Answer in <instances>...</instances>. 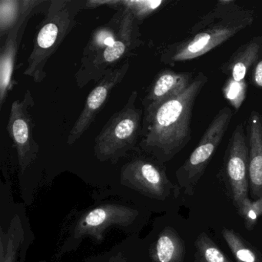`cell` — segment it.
Segmentation results:
<instances>
[{"label": "cell", "mask_w": 262, "mask_h": 262, "mask_svg": "<svg viewBox=\"0 0 262 262\" xmlns=\"http://www.w3.org/2000/svg\"><path fill=\"white\" fill-rule=\"evenodd\" d=\"M208 82L203 73L176 97L144 113L139 147L160 162L179 154L191 139V123L196 99Z\"/></svg>", "instance_id": "cell-1"}, {"label": "cell", "mask_w": 262, "mask_h": 262, "mask_svg": "<svg viewBox=\"0 0 262 262\" xmlns=\"http://www.w3.org/2000/svg\"><path fill=\"white\" fill-rule=\"evenodd\" d=\"M85 1L53 0L48 12L39 24L33 40V51L27 60L24 75L36 83L47 76L46 67L51 56L76 24V16L84 9Z\"/></svg>", "instance_id": "cell-2"}, {"label": "cell", "mask_w": 262, "mask_h": 262, "mask_svg": "<svg viewBox=\"0 0 262 262\" xmlns=\"http://www.w3.org/2000/svg\"><path fill=\"white\" fill-rule=\"evenodd\" d=\"M254 22L252 12L239 8L215 24L165 49L161 62L173 66L200 57L223 44Z\"/></svg>", "instance_id": "cell-3"}, {"label": "cell", "mask_w": 262, "mask_h": 262, "mask_svg": "<svg viewBox=\"0 0 262 262\" xmlns=\"http://www.w3.org/2000/svg\"><path fill=\"white\" fill-rule=\"evenodd\" d=\"M138 92L133 91L122 110L108 119L95 139L98 160L118 161L134 149L142 133L144 111L138 108Z\"/></svg>", "instance_id": "cell-4"}, {"label": "cell", "mask_w": 262, "mask_h": 262, "mask_svg": "<svg viewBox=\"0 0 262 262\" xmlns=\"http://www.w3.org/2000/svg\"><path fill=\"white\" fill-rule=\"evenodd\" d=\"M123 9L117 39L93 61L80 65L75 74L78 88L82 89L91 82L98 83L108 72L116 68L118 63L135 55L136 50L143 43L139 29L141 23L130 10Z\"/></svg>", "instance_id": "cell-5"}, {"label": "cell", "mask_w": 262, "mask_h": 262, "mask_svg": "<svg viewBox=\"0 0 262 262\" xmlns=\"http://www.w3.org/2000/svg\"><path fill=\"white\" fill-rule=\"evenodd\" d=\"M232 117L233 112L229 107H224L219 110L205 130L197 146L176 171L179 185L181 188L185 189L187 194H193L196 185L220 145Z\"/></svg>", "instance_id": "cell-6"}, {"label": "cell", "mask_w": 262, "mask_h": 262, "mask_svg": "<svg viewBox=\"0 0 262 262\" xmlns=\"http://www.w3.org/2000/svg\"><path fill=\"white\" fill-rule=\"evenodd\" d=\"M35 101L30 90H27L23 99H16L10 108L7 130L16 152L19 165L25 171L38 157L39 144L33 137V122L32 108Z\"/></svg>", "instance_id": "cell-7"}, {"label": "cell", "mask_w": 262, "mask_h": 262, "mask_svg": "<svg viewBox=\"0 0 262 262\" xmlns=\"http://www.w3.org/2000/svg\"><path fill=\"white\" fill-rule=\"evenodd\" d=\"M224 173L236 208L248 199L249 149L243 124L234 128L224 157Z\"/></svg>", "instance_id": "cell-8"}, {"label": "cell", "mask_w": 262, "mask_h": 262, "mask_svg": "<svg viewBox=\"0 0 262 262\" xmlns=\"http://www.w3.org/2000/svg\"><path fill=\"white\" fill-rule=\"evenodd\" d=\"M129 68V62L126 60L120 67L108 72L90 92L82 113L69 133L67 145H71L76 143L89 129L102 107L105 105L112 91L123 81Z\"/></svg>", "instance_id": "cell-9"}, {"label": "cell", "mask_w": 262, "mask_h": 262, "mask_svg": "<svg viewBox=\"0 0 262 262\" xmlns=\"http://www.w3.org/2000/svg\"><path fill=\"white\" fill-rule=\"evenodd\" d=\"M42 1L23 0V13L18 24L10 30L0 49V108H3L14 87L15 63L21 39L32 13Z\"/></svg>", "instance_id": "cell-10"}, {"label": "cell", "mask_w": 262, "mask_h": 262, "mask_svg": "<svg viewBox=\"0 0 262 262\" xmlns=\"http://www.w3.org/2000/svg\"><path fill=\"white\" fill-rule=\"evenodd\" d=\"M122 182L157 199H165L173 187L165 171L156 162L136 159L127 163L121 173Z\"/></svg>", "instance_id": "cell-11"}, {"label": "cell", "mask_w": 262, "mask_h": 262, "mask_svg": "<svg viewBox=\"0 0 262 262\" xmlns=\"http://www.w3.org/2000/svg\"><path fill=\"white\" fill-rule=\"evenodd\" d=\"M138 211L124 205H102L89 211L78 222L75 228L76 237L91 235L101 241L108 227L125 226L133 223Z\"/></svg>", "instance_id": "cell-12"}, {"label": "cell", "mask_w": 262, "mask_h": 262, "mask_svg": "<svg viewBox=\"0 0 262 262\" xmlns=\"http://www.w3.org/2000/svg\"><path fill=\"white\" fill-rule=\"evenodd\" d=\"M193 79L192 73H178L171 70L159 72L142 100L144 113L183 93Z\"/></svg>", "instance_id": "cell-13"}, {"label": "cell", "mask_w": 262, "mask_h": 262, "mask_svg": "<svg viewBox=\"0 0 262 262\" xmlns=\"http://www.w3.org/2000/svg\"><path fill=\"white\" fill-rule=\"evenodd\" d=\"M246 133L249 149V191L255 200L262 197V115L251 112Z\"/></svg>", "instance_id": "cell-14"}, {"label": "cell", "mask_w": 262, "mask_h": 262, "mask_svg": "<svg viewBox=\"0 0 262 262\" xmlns=\"http://www.w3.org/2000/svg\"><path fill=\"white\" fill-rule=\"evenodd\" d=\"M262 50V36H257L237 49L220 67V71L228 79L241 82L252 68Z\"/></svg>", "instance_id": "cell-15"}, {"label": "cell", "mask_w": 262, "mask_h": 262, "mask_svg": "<svg viewBox=\"0 0 262 262\" xmlns=\"http://www.w3.org/2000/svg\"><path fill=\"white\" fill-rule=\"evenodd\" d=\"M123 14L124 9H119L107 24L98 27L93 31L82 52L80 65L91 62L105 49L116 42Z\"/></svg>", "instance_id": "cell-16"}, {"label": "cell", "mask_w": 262, "mask_h": 262, "mask_svg": "<svg viewBox=\"0 0 262 262\" xmlns=\"http://www.w3.org/2000/svg\"><path fill=\"white\" fill-rule=\"evenodd\" d=\"M25 239V231L18 216L11 221L8 231H1L0 262H17L19 252Z\"/></svg>", "instance_id": "cell-17"}, {"label": "cell", "mask_w": 262, "mask_h": 262, "mask_svg": "<svg viewBox=\"0 0 262 262\" xmlns=\"http://www.w3.org/2000/svg\"><path fill=\"white\" fill-rule=\"evenodd\" d=\"M184 252L182 239L174 230L167 228L156 241L154 259L156 262H182Z\"/></svg>", "instance_id": "cell-18"}, {"label": "cell", "mask_w": 262, "mask_h": 262, "mask_svg": "<svg viewBox=\"0 0 262 262\" xmlns=\"http://www.w3.org/2000/svg\"><path fill=\"white\" fill-rule=\"evenodd\" d=\"M222 234L237 262H262L260 253L235 231L224 228Z\"/></svg>", "instance_id": "cell-19"}, {"label": "cell", "mask_w": 262, "mask_h": 262, "mask_svg": "<svg viewBox=\"0 0 262 262\" xmlns=\"http://www.w3.org/2000/svg\"><path fill=\"white\" fill-rule=\"evenodd\" d=\"M23 13V0L0 1V39L4 42L10 30L18 24Z\"/></svg>", "instance_id": "cell-20"}, {"label": "cell", "mask_w": 262, "mask_h": 262, "mask_svg": "<svg viewBox=\"0 0 262 262\" xmlns=\"http://www.w3.org/2000/svg\"><path fill=\"white\" fill-rule=\"evenodd\" d=\"M167 4L168 1L165 0H112L110 7H116L117 10L122 7L128 9L135 17L142 23L143 19Z\"/></svg>", "instance_id": "cell-21"}, {"label": "cell", "mask_w": 262, "mask_h": 262, "mask_svg": "<svg viewBox=\"0 0 262 262\" xmlns=\"http://www.w3.org/2000/svg\"><path fill=\"white\" fill-rule=\"evenodd\" d=\"M239 8L241 7L234 0H219L212 10L201 18L199 22L196 23L195 25L190 30V35L194 34L208 26L215 24Z\"/></svg>", "instance_id": "cell-22"}, {"label": "cell", "mask_w": 262, "mask_h": 262, "mask_svg": "<svg viewBox=\"0 0 262 262\" xmlns=\"http://www.w3.org/2000/svg\"><path fill=\"white\" fill-rule=\"evenodd\" d=\"M195 247L198 257L203 262H230L220 248L205 232L198 236Z\"/></svg>", "instance_id": "cell-23"}, {"label": "cell", "mask_w": 262, "mask_h": 262, "mask_svg": "<svg viewBox=\"0 0 262 262\" xmlns=\"http://www.w3.org/2000/svg\"><path fill=\"white\" fill-rule=\"evenodd\" d=\"M222 92L225 99L237 111L246 97V82L245 80L237 82L233 79H228L224 85Z\"/></svg>", "instance_id": "cell-24"}, {"label": "cell", "mask_w": 262, "mask_h": 262, "mask_svg": "<svg viewBox=\"0 0 262 262\" xmlns=\"http://www.w3.org/2000/svg\"><path fill=\"white\" fill-rule=\"evenodd\" d=\"M236 208L243 219L247 229L251 230L257 219L262 217V197L254 201L247 199Z\"/></svg>", "instance_id": "cell-25"}, {"label": "cell", "mask_w": 262, "mask_h": 262, "mask_svg": "<svg viewBox=\"0 0 262 262\" xmlns=\"http://www.w3.org/2000/svg\"><path fill=\"white\" fill-rule=\"evenodd\" d=\"M251 70V84L254 87L262 89V50Z\"/></svg>", "instance_id": "cell-26"}, {"label": "cell", "mask_w": 262, "mask_h": 262, "mask_svg": "<svg viewBox=\"0 0 262 262\" xmlns=\"http://www.w3.org/2000/svg\"><path fill=\"white\" fill-rule=\"evenodd\" d=\"M113 262H126V260L122 254H119V255L115 257V260H113Z\"/></svg>", "instance_id": "cell-27"}, {"label": "cell", "mask_w": 262, "mask_h": 262, "mask_svg": "<svg viewBox=\"0 0 262 262\" xmlns=\"http://www.w3.org/2000/svg\"><path fill=\"white\" fill-rule=\"evenodd\" d=\"M196 262H203V261H202V260H201L200 258H199V257H198V258L196 259Z\"/></svg>", "instance_id": "cell-28"}]
</instances>
